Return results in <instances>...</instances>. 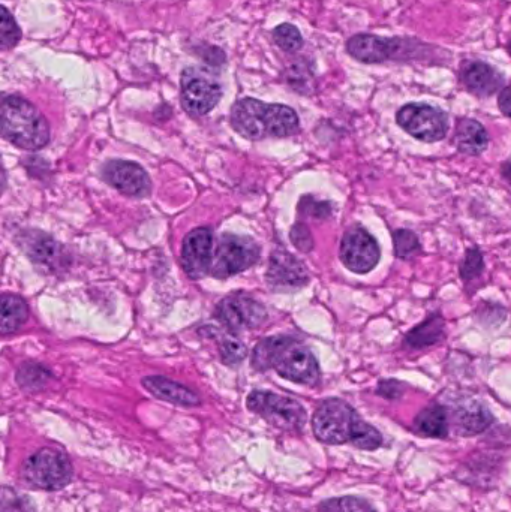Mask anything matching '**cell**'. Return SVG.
Listing matches in <instances>:
<instances>
[{
    "label": "cell",
    "mask_w": 511,
    "mask_h": 512,
    "mask_svg": "<svg viewBox=\"0 0 511 512\" xmlns=\"http://www.w3.org/2000/svg\"><path fill=\"white\" fill-rule=\"evenodd\" d=\"M180 264L194 280L203 279L212 273L213 233L209 228H197L185 237Z\"/></svg>",
    "instance_id": "4fadbf2b"
},
{
    "label": "cell",
    "mask_w": 511,
    "mask_h": 512,
    "mask_svg": "<svg viewBox=\"0 0 511 512\" xmlns=\"http://www.w3.org/2000/svg\"><path fill=\"white\" fill-rule=\"evenodd\" d=\"M260 259V248L248 237L224 234L218 240L213 254L212 276L227 279L240 271L248 270Z\"/></svg>",
    "instance_id": "9c48e42d"
},
{
    "label": "cell",
    "mask_w": 511,
    "mask_h": 512,
    "mask_svg": "<svg viewBox=\"0 0 511 512\" xmlns=\"http://www.w3.org/2000/svg\"><path fill=\"white\" fill-rule=\"evenodd\" d=\"M501 174H503L504 180L511 186V161H507L501 167Z\"/></svg>",
    "instance_id": "e575fe53"
},
{
    "label": "cell",
    "mask_w": 511,
    "mask_h": 512,
    "mask_svg": "<svg viewBox=\"0 0 511 512\" xmlns=\"http://www.w3.org/2000/svg\"><path fill=\"white\" fill-rule=\"evenodd\" d=\"M456 426L462 435H477L491 426L494 417L486 406L479 402L465 403L456 409Z\"/></svg>",
    "instance_id": "44dd1931"
},
{
    "label": "cell",
    "mask_w": 511,
    "mask_h": 512,
    "mask_svg": "<svg viewBox=\"0 0 511 512\" xmlns=\"http://www.w3.org/2000/svg\"><path fill=\"white\" fill-rule=\"evenodd\" d=\"M404 385L398 381H381L378 385V394L386 399H399L404 394Z\"/></svg>",
    "instance_id": "d6a6232c"
},
{
    "label": "cell",
    "mask_w": 511,
    "mask_h": 512,
    "mask_svg": "<svg viewBox=\"0 0 511 512\" xmlns=\"http://www.w3.org/2000/svg\"><path fill=\"white\" fill-rule=\"evenodd\" d=\"M0 125L2 137L18 149H44L50 143V126L41 111L17 95L3 98L0 108Z\"/></svg>",
    "instance_id": "277c9868"
},
{
    "label": "cell",
    "mask_w": 511,
    "mask_h": 512,
    "mask_svg": "<svg viewBox=\"0 0 511 512\" xmlns=\"http://www.w3.org/2000/svg\"><path fill=\"white\" fill-rule=\"evenodd\" d=\"M0 32H2V39H0V44H2L3 50H9V48H14L15 45H17L18 42H20V27H18L17 21H15V18L12 17L11 12H9L8 8H5V6H3L2 8Z\"/></svg>",
    "instance_id": "f546056e"
},
{
    "label": "cell",
    "mask_w": 511,
    "mask_h": 512,
    "mask_svg": "<svg viewBox=\"0 0 511 512\" xmlns=\"http://www.w3.org/2000/svg\"><path fill=\"white\" fill-rule=\"evenodd\" d=\"M143 387L156 399L164 400L171 405L183 406V408H194L201 403L200 396L191 388L171 381L164 376H146L143 379Z\"/></svg>",
    "instance_id": "ac0fdd59"
},
{
    "label": "cell",
    "mask_w": 511,
    "mask_h": 512,
    "mask_svg": "<svg viewBox=\"0 0 511 512\" xmlns=\"http://www.w3.org/2000/svg\"><path fill=\"white\" fill-rule=\"evenodd\" d=\"M215 318L231 331L260 327L267 318V310L251 295L236 292L216 306Z\"/></svg>",
    "instance_id": "30bf717a"
},
{
    "label": "cell",
    "mask_w": 511,
    "mask_h": 512,
    "mask_svg": "<svg viewBox=\"0 0 511 512\" xmlns=\"http://www.w3.org/2000/svg\"><path fill=\"white\" fill-rule=\"evenodd\" d=\"M393 243H395L396 258L405 259V261L414 258L422 251L419 236L411 230H396L393 233Z\"/></svg>",
    "instance_id": "d4e9b609"
},
{
    "label": "cell",
    "mask_w": 511,
    "mask_h": 512,
    "mask_svg": "<svg viewBox=\"0 0 511 512\" xmlns=\"http://www.w3.org/2000/svg\"><path fill=\"white\" fill-rule=\"evenodd\" d=\"M315 438L324 444H353L360 450H377L383 436L341 399H327L312 417Z\"/></svg>",
    "instance_id": "7a4b0ae2"
},
{
    "label": "cell",
    "mask_w": 511,
    "mask_h": 512,
    "mask_svg": "<svg viewBox=\"0 0 511 512\" xmlns=\"http://www.w3.org/2000/svg\"><path fill=\"white\" fill-rule=\"evenodd\" d=\"M455 146L468 156H479L488 149L489 135L482 123L474 119L459 120L455 132Z\"/></svg>",
    "instance_id": "d6986e66"
},
{
    "label": "cell",
    "mask_w": 511,
    "mask_h": 512,
    "mask_svg": "<svg viewBox=\"0 0 511 512\" xmlns=\"http://www.w3.org/2000/svg\"><path fill=\"white\" fill-rule=\"evenodd\" d=\"M498 107L504 116L511 119V86L501 90L500 96H498Z\"/></svg>",
    "instance_id": "836d02e7"
},
{
    "label": "cell",
    "mask_w": 511,
    "mask_h": 512,
    "mask_svg": "<svg viewBox=\"0 0 511 512\" xmlns=\"http://www.w3.org/2000/svg\"><path fill=\"white\" fill-rule=\"evenodd\" d=\"M72 465L68 457L53 448H42L24 460L21 475L30 486L45 492H56L72 480Z\"/></svg>",
    "instance_id": "5b68a950"
},
{
    "label": "cell",
    "mask_w": 511,
    "mask_h": 512,
    "mask_svg": "<svg viewBox=\"0 0 511 512\" xmlns=\"http://www.w3.org/2000/svg\"><path fill=\"white\" fill-rule=\"evenodd\" d=\"M461 81L467 90L480 98L495 95L503 87L504 77L485 62H465L461 68Z\"/></svg>",
    "instance_id": "2e32d148"
},
{
    "label": "cell",
    "mask_w": 511,
    "mask_h": 512,
    "mask_svg": "<svg viewBox=\"0 0 511 512\" xmlns=\"http://www.w3.org/2000/svg\"><path fill=\"white\" fill-rule=\"evenodd\" d=\"M29 318V306L23 298L14 294L2 295V321L0 331L3 336L15 333Z\"/></svg>",
    "instance_id": "603a6c76"
},
{
    "label": "cell",
    "mask_w": 511,
    "mask_h": 512,
    "mask_svg": "<svg viewBox=\"0 0 511 512\" xmlns=\"http://www.w3.org/2000/svg\"><path fill=\"white\" fill-rule=\"evenodd\" d=\"M23 251L35 264L48 268H59L66 259L62 246L41 231H32L23 236Z\"/></svg>",
    "instance_id": "e0dca14e"
},
{
    "label": "cell",
    "mask_w": 511,
    "mask_h": 512,
    "mask_svg": "<svg viewBox=\"0 0 511 512\" xmlns=\"http://www.w3.org/2000/svg\"><path fill=\"white\" fill-rule=\"evenodd\" d=\"M291 240H293L294 246L299 251L311 252L314 248V239H312L311 233L308 228L303 224H297L296 227L291 231Z\"/></svg>",
    "instance_id": "1f68e13d"
},
{
    "label": "cell",
    "mask_w": 511,
    "mask_h": 512,
    "mask_svg": "<svg viewBox=\"0 0 511 512\" xmlns=\"http://www.w3.org/2000/svg\"><path fill=\"white\" fill-rule=\"evenodd\" d=\"M252 366L260 372L276 370L279 376L294 384L314 387L320 382V366L311 349L288 336L261 340L252 352Z\"/></svg>",
    "instance_id": "6da1fadb"
},
{
    "label": "cell",
    "mask_w": 511,
    "mask_h": 512,
    "mask_svg": "<svg viewBox=\"0 0 511 512\" xmlns=\"http://www.w3.org/2000/svg\"><path fill=\"white\" fill-rule=\"evenodd\" d=\"M444 330H446V322L443 316L441 313H434L407 333L404 340L405 346L414 351L431 348L443 340Z\"/></svg>",
    "instance_id": "ffe728a7"
},
{
    "label": "cell",
    "mask_w": 511,
    "mask_h": 512,
    "mask_svg": "<svg viewBox=\"0 0 511 512\" xmlns=\"http://www.w3.org/2000/svg\"><path fill=\"white\" fill-rule=\"evenodd\" d=\"M101 176L108 185L126 197H147L152 189L149 174L135 162L114 159L102 167Z\"/></svg>",
    "instance_id": "5bb4252c"
},
{
    "label": "cell",
    "mask_w": 511,
    "mask_h": 512,
    "mask_svg": "<svg viewBox=\"0 0 511 512\" xmlns=\"http://www.w3.org/2000/svg\"><path fill=\"white\" fill-rule=\"evenodd\" d=\"M339 255H341L342 264L357 274L374 270L381 258L377 240L362 227L350 228L344 234Z\"/></svg>",
    "instance_id": "8fae6325"
},
{
    "label": "cell",
    "mask_w": 511,
    "mask_h": 512,
    "mask_svg": "<svg viewBox=\"0 0 511 512\" xmlns=\"http://www.w3.org/2000/svg\"><path fill=\"white\" fill-rule=\"evenodd\" d=\"M309 282L305 264L285 251H275L270 256L267 283L276 292L297 291Z\"/></svg>",
    "instance_id": "9a60e30c"
},
{
    "label": "cell",
    "mask_w": 511,
    "mask_h": 512,
    "mask_svg": "<svg viewBox=\"0 0 511 512\" xmlns=\"http://www.w3.org/2000/svg\"><path fill=\"white\" fill-rule=\"evenodd\" d=\"M318 512H377L369 502L353 496H345V498L330 499L323 502L318 508Z\"/></svg>",
    "instance_id": "4316f807"
},
{
    "label": "cell",
    "mask_w": 511,
    "mask_h": 512,
    "mask_svg": "<svg viewBox=\"0 0 511 512\" xmlns=\"http://www.w3.org/2000/svg\"><path fill=\"white\" fill-rule=\"evenodd\" d=\"M246 406L270 426L284 432H299L308 420L306 409L297 400L270 391H252L246 399Z\"/></svg>",
    "instance_id": "8992f818"
},
{
    "label": "cell",
    "mask_w": 511,
    "mask_h": 512,
    "mask_svg": "<svg viewBox=\"0 0 511 512\" xmlns=\"http://www.w3.org/2000/svg\"><path fill=\"white\" fill-rule=\"evenodd\" d=\"M396 122L407 134L423 143H437L449 132V117L428 104H407L396 114Z\"/></svg>",
    "instance_id": "ba28073f"
},
{
    "label": "cell",
    "mask_w": 511,
    "mask_h": 512,
    "mask_svg": "<svg viewBox=\"0 0 511 512\" xmlns=\"http://www.w3.org/2000/svg\"><path fill=\"white\" fill-rule=\"evenodd\" d=\"M219 352H221L224 364H227V366H237V364L245 360L246 355H248V348H246L242 340L228 334V336H224L219 340Z\"/></svg>",
    "instance_id": "484cf974"
},
{
    "label": "cell",
    "mask_w": 511,
    "mask_h": 512,
    "mask_svg": "<svg viewBox=\"0 0 511 512\" xmlns=\"http://www.w3.org/2000/svg\"><path fill=\"white\" fill-rule=\"evenodd\" d=\"M417 432L428 438H446L449 433V417L444 406L434 405L423 409L414 421Z\"/></svg>",
    "instance_id": "7402d4cb"
},
{
    "label": "cell",
    "mask_w": 511,
    "mask_h": 512,
    "mask_svg": "<svg viewBox=\"0 0 511 512\" xmlns=\"http://www.w3.org/2000/svg\"><path fill=\"white\" fill-rule=\"evenodd\" d=\"M222 98V87L206 69L186 68L180 77V102L192 117L209 114Z\"/></svg>",
    "instance_id": "52a82bcc"
},
{
    "label": "cell",
    "mask_w": 511,
    "mask_h": 512,
    "mask_svg": "<svg viewBox=\"0 0 511 512\" xmlns=\"http://www.w3.org/2000/svg\"><path fill=\"white\" fill-rule=\"evenodd\" d=\"M51 372L39 363H26L18 369L17 382L23 390L38 391L47 385Z\"/></svg>",
    "instance_id": "cb8c5ba5"
},
{
    "label": "cell",
    "mask_w": 511,
    "mask_h": 512,
    "mask_svg": "<svg viewBox=\"0 0 511 512\" xmlns=\"http://www.w3.org/2000/svg\"><path fill=\"white\" fill-rule=\"evenodd\" d=\"M347 51L359 62L383 63L387 60H402V57H407L408 51H414V42L360 33L347 42Z\"/></svg>",
    "instance_id": "7c38bea8"
},
{
    "label": "cell",
    "mask_w": 511,
    "mask_h": 512,
    "mask_svg": "<svg viewBox=\"0 0 511 512\" xmlns=\"http://www.w3.org/2000/svg\"><path fill=\"white\" fill-rule=\"evenodd\" d=\"M485 270V258H483L482 251L479 248L468 249L465 252L464 259L461 262V268H459V274L465 282L476 279Z\"/></svg>",
    "instance_id": "f1b7e54d"
},
{
    "label": "cell",
    "mask_w": 511,
    "mask_h": 512,
    "mask_svg": "<svg viewBox=\"0 0 511 512\" xmlns=\"http://www.w3.org/2000/svg\"><path fill=\"white\" fill-rule=\"evenodd\" d=\"M230 122L237 134L252 141L291 137L300 128L293 108L252 98L240 99L233 105Z\"/></svg>",
    "instance_id": "3957f363"
},
{
    "label": "cell",
    "mask_w": 511,
    "mask_h": 512,
    "mask_svg": "<svg viewBox=\"0 0 511 512\" xmlns=\"http://www.w3.org/2000/svg\"><path fill=\"white\" fill-rule=\"evenodd\" d=\"M0 512H35L26 496L18 495L11 487L2 489V510Z\"/></svg>",
    "instance_id": "4dcf8cb0"
},
{
    "label": "cell",
    "mask_w": 511,
    "mask_h": 512,
    "mask_svg": "<svg viewBox=\"0 0 511 512\" xmlns=\"http://www.w3.org/2000/svg\"><path fill=\"white\" fill-rule=\"evenodd\" d=\"M273 39L281 50L294 53L303 45L302 33L296 26L290 23L281 24L273 30Z\"/></svg>",
    "instance_id": "83f0119b"
}]
</instances>
